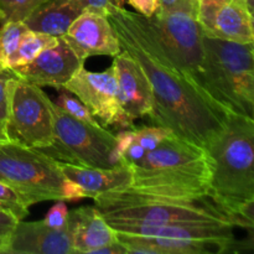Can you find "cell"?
Listing matches in <instances>:
<instances>
[{
    "instance_id": "obj_1",
    "label": "cell",
    "mask_w": 254,
    "mask_h": 254,
    "mask_svg": "<svg viewBox=\"0 0 254 254\" xmlns=\"http://www.w3.org/2000/svg\"><path fill=\"white\" fill-rule=\"evenodd\" d=\"M122 50L143 68L153 92L149 118L203 149L220 134L231 112L201 91L176 64L148 17L114 6L107 14Z\"/></svg>"
},
{
    "instance_id": "obj_2",
    "label": "cell",
    "mask_w": 254,
    "mask_h": 254,
    "mask_svg": "<svg viewBox=\"0 0 254 254\" xmlns=\"http://www.w3.org/2000/svg\"><path fill=\"white\" fill-rule=\"evenodd\" d=\"M206 151L211 169L210 198L253 230L254 119L231 113Z\"/></svg>"
},
{
    "instance_id": "obj_3",
    "label": "cell",
    "mask_w": 254,
    "mask_h": 254,
    "mask_svg": "<svg viewBox=\"0 0 254 254\" xmlns=\"http://www.w3.org/2000/svg\"><path fill=\"white\" fill-rule=\"evenodd\" d=\"M133 183L128 190L160 197L201 200L210 197L211 169L207 151L170 134L155 149L129 165Z\"/></svg>"
},
{
    "instance_id": "obj_4",
    "label": "cell",
    "mask_w": 254,
    "mask_h": 254,
    "mask_svg": "<svg viewBox=\"0 0 254 254\" xmlns=\"http://www.w3.org/2000/svg\"><path fill=\"white\" fill-rule=\"evenodd\" d=\"M93 200L97 210L111 226L213 223L246 228L240 220L222 210L210 197L179 200L145 195L127 189L102 193Z\"/></svg>"
},
{
    "instance_id": "obj_5",
    "label": "cell",
    "mask_w": 254,
    "mask_h": 254,
    "mask_svg": "<svg viewBox=\"0 0 254 254\" xmlns=\"http://www.w3.org/2000/svg\"><path fill=\"white\" fill-rule=\"evenodd\" d=\"M252 44L203 35V81L208 96L231 113L253 118L254 54Z\"/></svg>"
},
{
    "instance_id": "obj_6",
    "label": "cell",
    "mask_w": 254,
    "mask_h": 254,
    "mask_svg": "<svg viewBox=\"0 0 254 254\" xmlns=\"http://www.w3.org/2000/svg\"><path fill=\"white\" fill-rule=\"evenodd\" d=\"M0 181L15 189L30 206L83 197L81 189L62 173L60 161L10 140L0 141Z\"/></svg>"
},
{
    "instance_id": "obj_7",
    "label": "cell",
    "mask_w": 254,
    "mask_h": 254,
    "mask_svg": "<svg viewBox=\"0 0 254 254\" xmlns=\"http://www.w3.org/2000/svg\"><path fill=\"white\" fill-rule=\"evenodd\" d=\"M54 114V140L39 149L60 163L88 168H112L109 154L116 135L102 126H92L73 118L51 103Z\"/></svg>"
},
{
    "instance_id": "obj_8",
    "label": "cell",
    "mask_w": 254,
    "mask_h": 254,
    "mask_svg": "<svg viewBox=\"0 0 254 254\" xmlns=\"http://www.w3.org/2000/svg\"><path fill=\"white\" fill-rule=\"evenodd\" d=\"M52 101L41 87L20 78L12 82L9 117L5 124L7 140L41 149L54 140Z\"/></svg>"
},
{
    "instance_id": "obj_9",
    "label": "cell",
    "mask_w": 254,
    "mask_h": 254,
    "mask_svg": "<svg viewBox=\"0 0 254 254\" xmlns=\"http://www.w3.org/2000/svg\"><path fill=\"white\" fill-rule=\"evenodd\" d=\"M148 20L176 64L207 94L203 81V34L196 12L156 11Z\"/></svg>"
},
{
    "instance_id": "obj_10",
    "label": "cell",
    "mask_w": 254,
    "mask_h": 254,
    "mask_svg": "<svg viewBox=\"0 0 254 254\" xmlns=\"http://www.w3.org/2000/svg\"><path fill=\"white\" fill-rule=\"evenodd\" d=\"M61 89L74 94L103 126L135 129L134 121L129 119L119 106L118 82L113 64L102 72H92L82 67Z\"/></svg>"
},
{
    "instance_id": "obj_11",
    "label": "cell",
    "mask_w": 254,
    "mask_h": 254,
    "mask_svg": "<svg viewBox=\"0 0 254 254\" xmlns=\"http://www.w3.org/2000/svg\"><path fill=\"white\" fill-rule=\"evenodd\" d=\"M196 19L205 36L238 44L254 42L253 11L245 0H198Z\"/></svg>"
},
{
    "instance_id": "obj_12",
    "label": "cell",
    "mask_w": 254,
    "mask_h": 254,
    "mask_svg": "<svg viewBox=\"0 0 254 254\" xmlns=\"http://www.w3.org/2000/svg\"><path fill=\"white\" fill-rule=\"evenodd\" d=\"M84 61L69 47L64 37L40 52L32 61L11 68V72L22 81L37 87L64 88V84L83 67Z\"/></svg>"
},
{
    "instance_id": "obj_13",
    "label": "cell",
    "mask_w": 254,
    "mask_h": 254,
    "mask_svg": "<svg viewBox=\"0 0 254 254\" xmlns=\"http://www.w3.org/2000/svg\"><path fill=\"white\" fill-rule=\"evenodd\" d=\"M64 39L83 61L92 56L116 57L122 51L108 17L97 12H81L68 27Z\"/></svg>"
},
{
    "instance_id": "obj_14",
    "label": "cell",
    "mask_w": 254,
    "mask_h": 254,
    "mask_svg": "<svg viewBox=\"0 0 254 254\" xmlns=\"http://www.w3.org/2000/svg\"><path fill=\"white\" fill-rule=\"evenodd\" d=\"M113 64L123 113L131 121L149 117L153 111V92L140 64L124 50L114 57Z\"/></svg>"
},
{
    "instance_id": "obj_15",
    "label": "cell",
    "mask_w": 254,
    "mask_h": 254,
    "mask_svg": "<svg viewBox=\"0 0 254 254\" xmlns=\"http://www.w3.org/2000/svg\"><path fill=\"white\" fill-rule=\"evenodd\" d=\"M6 254H74L68 223L64 228H52L42 220L19 221Z\"/></svg>"
},
{
    "instance_id": "obj_16",
    "label": "cell",
    "mask_w": 254,
    "mask_h": 254,
    "mask_svg": "<svg viewBox=\"0 0 254 254\" xmlns=\"http://www.w3.org/2000/svg\"><path fill=\"white\" fill-rule=\"evenodd\" d=\"M68 227L74 254H93L99 248L118 241L117 231L104 220L96 206L69 211Z\"/></svg>"
},
{
    "instance_id": "obj_17",
    "label": "cell",
    "mask_w": 254,
    "mask_h": 254,
    "mask_svg": "<svg viewBox=\"0 0 254 254\" xmlns=\"http://www.w3.org/2000/svg\"><path fill=\"white\" fill-rule=\"evenodd\" d=\"M60 166L64 176L82 189L86 197L127 190L133 183V171L124 161L112 168H88L66 163H60Z\"/></svg>"
},
{
    "instance_id": "obj_18",
    "label": "cell",
    "mask_w": 254,
    "mask_h": 254,
    "mask_svg": "<svg viewBox=\"0 0 254 254\" xmlns=\"http://www.w3.org/2000/svg\"><path fill=\"white\" fill-rule=\"evenodd\" d=\"M117 238L129 254H217L231 251L222 243L210 241L148 237L123 232H117Z\"/></svg>"
},
{
    "instance_id": "obj_19",
    "label": "cell",
    "mask_w": 254,
    "mask_h": 254,
    "mask_svg": "<svg viewBox=\"0 0 254 254\" xmlns=\"http://www.w3.org/2000/svg\"><path fill=\"white\" fill-rule=\"evenodd\" d=\"M81 12L69 0H47L36 7L24 22L31 31L64 37Z\"/></svg>"
},
{
    "instance_id": "obj_20",
    "label": "cell",
    "mask_w": 254,
    "mask_h": 254,
    "mask_svg": "<svg viewBox=\"0 0 254 254\" xmlns=\"http://www.w3.org/2000/svg\"><path fill=\"white\" fill-rule=\"evenodd\" d=\"M57 40H59V37L29 30L27 32H25L16 51L12 55L9 62V68H15V67L22 66V64L32 61L40 52L56 44Z\"/></svg>"
},
{
    "instance_id": "obj_21",
    "label": "cell",
    "mask_w": 254,
    "mask_h": 254,
    "mask_svg": "<svg viewBox=\"0 0 254 254\" xmlns=\"http://www.w3.org/2000/svg\"><path fill=\"white\" fill-rule=\"evenodd\" d=\"M29 27L24 21H9L0 27V69H10L9 62Z\"/></svg>"
},
{
    "instance_id": "obj_22",
    "label": "cell",
    "mask_w": 254,
    "mask_h": 254,
    "mask_svg": "<svg viewBox=\"0 0 254 254\" xmlns=\"http://www.w3.org/2000/svg\"><path fill=\"white\" fill-rule=\"evenodd\" d=\"M47 0H0V22L24 21Z\"/></svg>"
},
{
    "instance_id": "obj_23",
    "label": "cell",
    "mask_w": 254,
    "mask_h": 254,
    "mask_svg": "<svg viewBox=\"0 0 254 254\" xmlns=\"http://www.w3.org/2000/svg\"><path fill=\"white\" fill-rule=\"evenodd\" d=\"M30 205L15 189L0 181V210L22 221L29 215Z\"/></svg>"
},
{
    "instance_id": "obj_24",
    "label": "cell",
    "mask_w": 254,
    "mask_h": 254,
    "mask_svg": "<svg viewBox=\"0 0 254 254\" xmlns=\"http://www.w3.org/2000/svg\"><path fill=\"white\" fill-rule=\"evenodd\" d=\"M60 96L56 99V102H54L60 109H62L64 112H66L67 114H69L73 118L78 119V121L84 122V123L92 124V126H101L99 122L97 121L93 117V114L89 112V109L79 101L77 97L72 96V93H69L68 91H62L59 89Z\"/></svg>"
},
{
    "instance_id": "obj_25",
    "label": "cell",
    "mask_w": 254,
    "mask_h": 254,
    "mask_svg": "<svg viewBox=\"0 0 254 254\" xmlns=\"http://www.w3.org/2000/svg\"><path fill=\"white\" fill-rule=\"evenodd\" d=\"M170 134H173L170 129L160 126L144 127L140 129H134V141L140 144L146 151H150L155 149Z\"/></svg>"
},
{
    "instance_id": "obj_26",
    "label": "cell",
    "mask_w": 254,
    "mask_h": 254,
    "mask_svg": "<svg viewBox=\"0 0 254 254\" xmlns=\"http://www.w3.org/2000/svg\"><path fill=\"white\" fill-rule=\"evenodd\" d=\"M16 78L11 69H0V126L4 128L9 117L10 94L12 82Z\"/></svg>"
},
{
    "instance_id": "obj_27",
    "label": "cell",
    "mask_w": 254,
    "mask_h": 254,
    "mask_svg": "<svg viewBox=\"0 0 254 254\" xmlns=\"http://www.w3.org/2000/svg\"><path fill=\"white\" fill-rule=\"evenodd\" d=\"M134 141V129H124L119 131L116 135V143H114L113 149L109 154V163L111 166L118 165L123 159L127 149L131 145Z\"/></svg>"
},
{
    "instance_id": "obj_28",
    "label": "cell",
    "mask_w": 254,
    "mask_h": 254,
    "mask_svg": "<svg viewBox=\"0 0 254 254\" xmlns=\"http://www.w3.org/2000/svg\"><path fill=\"white\" fill-rule=\"evenodd\" d=\"M68 215L69 211L66 205V201L59 200L47 211L46 216L42 221L52 228H64L68 223Z\"/></svg>"
},
{
    "instance_id": "obj_29",
    "label": "cell",
    "mask_w": 254,
    "mask_h": 254,
    "mask_svg": "<svg viewBox=\"0 0 254 254\" xmlns=\"http://www.w3.org/2000/svg\"><path fill=\"white\" fill-rule=\"evenodd\" d=\"M17 222L14 216L0 210V254H6Z\"/></svg>"
},
{
    "instance_id": "obj_30",
    "label": "cell",
    "mask_w": 254,
    "mask_h": 254,
    "mask_svg": "<svg viewBox=\"0 0 254 254\" xmlns=\"http://www.w3.org/2000/svg\"><path fill=\"white\" fill-rule=\"evenodd\" d=\"M77 9L83 11L97 12V14L106 15L114 6H118L117 0H69Z\"/></svg>"
},
{
    "instance_id": "obj_31",
    "label": "cell",
    "mask_w": 254,
    "mask_h": 254,
    "mask_svg": "<svg viewBox=\"0 0 254 254\" xmlns=\"http://www.w3.org/2000/svg\"><path fill=\"white\" fill-rule=\"evenodd\" d=\"M158 11H175V10H186V11L197 12L198 0H158Z\"/></svg>"
},
{
    "instance_id": "obj_32",
    "label": "cell",
    "mask_w": 254,
    "mask_h": 254,
    "mask_svg": "<svg viewBox=\"0 0 254 254\" xmlns=\"http://www.w3.org/2000/svg\"><path fill=\"white\" fill-rule=\"evenodd\" d=\"M138 14L145 17H151L159 9L158 0H127Z\"/></svg>"
},
{
    "instance_id": "obj_33",
    "label": "cell",
    "mask_w": 254,
    "mask_h": 254,
    "mask_svg": "<svg viewBox=\"0 0 254 254\" xmlns=\"http://www.w3.org/2000/svg\"><path fill=\"white\" fill-rule=\"evenodd\" d=\"M145 154H146L145 149H144L140 144L136 143V141H133L131 145L127 149L122 161H124L126 164L130 165V164H134L136 163V161L140 160V159H143L144 156H145Z\"/></svg>"
},
{
    "instance_id": "obj_34",
    "label": "cell",
    "mask_w": 254,
    "mask_h": 254,
    "mask_svg": "<svg viewBox=\"0 0 254 254\" xmlns=\"http://www.w3.org/2000/svg\"><path fill=\"white\" fill-rule=\"evenodd\" d=\"M93 254H129L127 248L122 245L119 241L111 243V245L106 246V247H102L99 250H97Z\"/></svg>"
},
{
    "instance_id": "obj_35",
    "label": "cell",
    "mask_w": 254,
    "mask_h": 254,
    "mask_svg": "<svg viewBox=\"0 0 254 254\" xmlns=\"http://www.w3.org/2000/svg\"><path fill=\"white\" fill-rule=\"evenodd\" d=\"M2 140H7V136H6V133H5L4 128L0 126V141H2Z\"/></svg>"
},
{
    "instance_id": "obj_36",
    "label": "cell",
    "mask_w": 254,
    "mask_h": 254,
    "mask_svg": "<svg viewBox=\"0 0 254 254\" xmlns=\"http://www.w3.org/2000/svg\"><path fill=\"white\" fill-rule=\"evenodd\" d=\"M245 2L248 5V7H250V9L253 11V0H245Z\"/></svg>"
},
{
    "instance_id": "obj_37",
    "label": "cell",
    "mask_w": 254,
    "mask_h": 254,
    "mask_svg": "<svg viewBox=\"0 0 254 254\" xmlns=\"http://www.w3.org/2000/svg\"><path fill=\"white\" fill-rule=\"evenodd\" d=\"M127 0H117V4H118V6L121 7H124V4H126Z\"/></svg>"
}]
</instances>
